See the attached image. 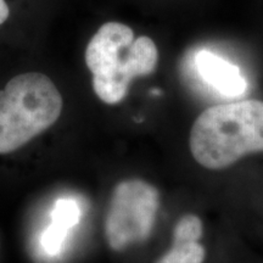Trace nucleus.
<instances>
[{"mask_svg": "<svg viewBox=\"0 0 263 263\" xmlns=\"http://www.w3.org/2000/svg\"><path fill=\"white\" fill-rule=\"evenodd\" d=\"M10 9L5 0H0V25H3L9 18Z\"/></svg>", "mask_w": 263, "mask_h": 263, "instance_id": "9", "label": "nucleus"}, {"mask_svg": "<svg viewBox=\"0 0 263 263\" xmlns=\"http://www.w3.org/2000/svg\"><path fill=\"white\" fill-rule=\"evenodd\" d=\"M80 221V207L72 199H60L51 213V223L42 236L43 249L49 255H58L68 230Z\"/></svg>", "mask_w": 263, "mask_h": 263, "instance_id": "6", "label": "nucleus"}, {"mask_svg": "<svg viewBox=\"0 0 263 263\" xmlns=\"http://www.w3.org/2000/svg\"><path fill=\"white\" fill-rule=\"evenodd\" d=\"M195 64L203 82L223 97L235 98L246 91L245 78L232 62L209 50H201L197 52Z\"/></svg>", "mask_w": 263, "mask_h": 263, "instance_id": "5", "label": "nucleus"}, {"mask_svg": "<svg viewBox=\"0 0 263 263\" xmlns=\"http://www.w3.org/2000/svg\"><path fill=\"white\" fill-rule=\"evenodd\" d=\"M160 195L151 184L128 179L115 186L106 217L105 238L114 251H123L132 244L149 238L156 221Z\"/></svg>", "mask_w": 263, "mask_h": 263, "instance_id": "4", "label": "nucleus"}, {"mask_svg": "<svg viewBox=\"0 0 263 263\" xmlns=\"http://www.w3.org/2000/svg\"><path fill=\"white\" fill-rule=\"evenodd\" d=\"M64 100L50 78L26 72L0 90V155L21 149L60 117Z\"/></svg>", "mask_w": 263, "mask_h": 263, "instance_id": "3", "label": "nucleus"}, {"mask_svg": "<svg viewBox=\"0 0 263 263\" xmlns=\"http://www.w3.org/2000/svg\"><path fill=\"white\" fill-rule=\"evenodd\" d=\"M190 151L209 170H222L249 154L263 151V101L242 100L212 106L196 118Z\"/></svg>", "mask_w": 263, "mask_h": 263, "instance_id": "2", "label": "nucleus"}, {"mask_svg": "<svg viewBox=\"0 0 263 263\" xmlns=\"http://www.w3.org/2000/svg\"><path fill=\"white\" fill-rule=\"evenodd\" d=\"M84 58L94 93L103 103L116 105L127 97L134 78L156 70L159 51L151 38H136L129 26L110 21L91 37Z\"/></svg>", "mask_w": 263, "mask_h": 263, "instance_id": "1", "label": "nucleus"}, {"mask_svg": "<svg viewBox=\"0 0 263 263\" xmlns=\"http://www.w3.org/2000/svg\"><path fill=\"white\" fill-rule=\"evenodd\" d=\"M205 255L199 241H173L172 248L156 263H202Z\"/></svg>", "mask_w": 263, "mask_h": 263, "instance_id": "7", "label": "nucleus"}, {"mask_svg": "<svg viewBox=\"0 0 263 263\" xmlns=\"http://www.w3.org/2000/svg\"><path fill=\"white\" fill-rule=\"evenodd\" d=\"M202 236V222L195 215H186L174 227L173 241H199Z\"/></svg>", "mask_w": 263, "mask_h": 263, "instance_id": "8", "label": "nucleus"}]
</instances>
